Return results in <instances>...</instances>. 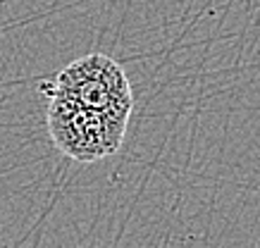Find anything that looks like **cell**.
<instances>
[{
  "instance_id": "cell-1",
  "label": "cell",
  "mask_w": 260,
  "mask_h": 248,
  "mask_svg": "<svg viewBox=\"0 0 260 248\" xmlns=\"http://www.w3.org/2000/svg\"><path fill=\"white\" fill-rule=\"evenodd\" d=\"M41 91L46 96H67L119 124H129L134 110V91L129 77L122 69V64L103 53L74 60L50 81H43Z\"/></svg>"
},
{
  "instance_id": "cell-2",
  "label": "cell",
  "mask_w": 260,
  "mask_h": 248,
  "mask_svg": "<svg viewBox=\"0 0 260 248\" xmlns=\"http://www.w3.org/2000/svg\"><path fill=\"white\" fill-rule=\"evenodd\" d=\"M48 98V134L57 151L70 160L98 162L122 148L126 124L112 122L110 117L60 93Z\"/></svg>"
}]
</instances>
